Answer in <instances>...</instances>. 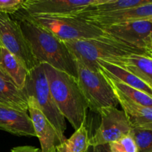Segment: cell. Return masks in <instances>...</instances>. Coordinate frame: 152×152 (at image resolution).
<instances>
[{
  "mask_svg": "<svg viewBox=\"0 0 152 152\" xmlns=\"http://www.w3.org/2000/svg\"><path fill=\"white\" fill-rule=\"evenodd\" d=\"M39 64H48L77 78V61L65 42L33 22L23 11L13 14Z\"/></svg>",
  "mask_w": 152,
  "mask_h": 152,
  "instance_id": "cell-1",
  "label": "cell"
},
{
  "mask_svg": "<svg viewBox=\"0 0 152 152\" xmlns=\"http://www.w3.org/2000/svg\"><path fill=\"white\" fill-rule=\"evenodd\" d=\"M52 96L65 120L74 130L87 119V102L79 86L77 79L53 67L42 64Z\"/></svg>",
  "mask_w": 152,
  "mask_h": 152,
  "instance_id": "cell-2",
  "label": "cell"
},
{
  "mask_svg": "<svg viewBox=\"0 0 152 152\" xmlns=\"http://www.w3.org/2000/svg\"><path fill=\"white\" fill-rule=\"evenodd\" d=\"M74 59L93 71H99V61L113 63L132 54L149 55L111 37L103 36L93 39L64 42Z\"/></svg>",
  "mask_w": 152,
  "mask_h": 152,
  "instance_id": "cell-3",
  "label": "cell"
},
{
  "mask_svg": "<svg viewBox=\"0 0 152 152\" xmlns=\"http://www.w3.org/2000/svg\"><path fill=\"white\" fill-rule=\"evenodd\" d=\"M23 91L27 97L31 96L37 100L43 114L56 131L59 143L64 142L66 140V121L50 93L42 64H39L28 72Z\"/></svg>",
  "mask_w": 152,
  "mask_h": 152,
  "instance_id": "cell-4",
  "label": "cell"
},
{
  "mask_svg": "<svg viewBox=\"0 0 152 152\" xmlns=\"http://www.w3.org/2000/svg\"><path fill=\"white\" fill-rule=\"evenodd\" d=\"M28 16L33 22L48 30L62 42L105 36L99 27L77 16Z\"/></svg>",
  "mask_w": 152,
  "mask_h": 152,
  "instance_id": "cell-5",
  "label": "cell"
},
{
  "mask_svg": "<svg viewBox=\"0 0 152 152\" xmlns=\"http://www.w3.org/2000/svg\"><path fill=\"white\" fill-rule=\"evenodd\" d=\"M77 65V82L89 109L99 114L102 108H117L119 102L105 76L99 71H93L79 62Z\"/></svg>",
  "mask_w": 152,
  "mask_h": 152,
  "instance_id": "cell-6",
  "label": "cell"
},
{
  "mask_svg": "<svg viewBox=\"0 0 152 152\" xmlns=\"http://www.w3.org/2000/svg\"><path fill=\"white\" fill-rule=\"evenodd\" d=\"M0 47L19 58L28 71L39 64L33 55L19 23L11 16L0 12Z\"/></svg>",
  "mask_w": 152,
  "mask_h": 152,
  "instance_id": "cell-7",
  "label": "cell"
},
{
  "mask_svg": "<svg viewBox=\"0 0 152 152\" xmlns=\"http://www.w3.org/2000/svg\"><path fill=\"white\" fill-rule=\"evenodd\" d=\"M99 114L101 123L90 137V147L109 144L130 134L133 127L123 110L106 107L101 108Z\"/></svg>",
  "mask_w": 152,
  "mask_h": 152,
  "instance_id": "cell-8",
  "label": "cell"
},
{
  "mask_svg": "<svg viewBox=\"0 0 152 152\" xmlns=\"http://www.w3.org/2000/svg\"><path fill=\"white\" fill-rule=\"evenodd\" d=\"M104 0H25L21 10L30 16H75Z\"/></svg>",
  "mask_w": 152,
  "mask_h": 152,
  "instance_id": "cell-9",
  "label": "cell"
},
{
  "mask_svg": "<svg viewBox=\"0 0 152 152\" xmlns=\"http://www.w3.org/2000/svg\"><path fill=\"white\" fill-rule=\"evenodd\" d=\"M99 28L107 37L148 53V38L152 32L151 20L123 22Z\"/></svg>",
  "mask_w": 152,
  "mask_h": 152,
  "instance_id": "cell-10",
  "label": "cell"
},
{
  "mask_svg": "<svg viewBox=\"0 0 152 152\" xmlns=\"http://www.w3.org/2000/svg\"><path fill=\"white\" fill-rule=\"evenodd\" d=\"M28 112L39 140L41 152H56V142H59L58 137L52 125L42 111L39 105L34 97H28Z\"/></svg>",
  "mask_w": 152,
  "mask_h": 152,
  "instance_id": "cell-11",
  "label": "cell"
},
{
  "mask_svg": "<svg viewBox=\"0 0 152 152\" xmlns=\"http://www.w3.org/2000/svg\"><path fill=\"white\" fill-rule=\"evenodd\" d=\"M78 17L85 19L98 27L108 26L134 21L150 20L152 19V1L143 5L116 11L114 13Z\"/></svg>",
  "mask_w": 152,
  "mask_h": 152,
  "instance_id": "cell-12",
  "label": "cell"
},
{
  "mask_svg": "<svg viewBox=\"0 0 152 152\" xmlns=\"http://www.w3.org/2000/svg\"><path fill=\"white\" fill-rule=\"evenodd\" d=\"M0 130L19 137H37L28 112L0 105Z\"/></svg>",
  "mask_w": 152,
  "mask_h": 152,
  "instance_id": "cell-13",
  "label": "cell"
},
{
  "mask_svg": "<svg viewBox=\"0 0 152 152\" xmlns=\"http://www.w3.org/2000/svg\"><path fill=\"white\" fill-rule=\"evenodd\" d=\"M97 65H99V71L107 77L141 91L152 97V88L151 86L144 83L142 80L127 70L105 61H99Z\"/></svg>",
  "mask_w": 152,
  "mask_h": 152,
  "instance_id": "cell-14",
  "label": "cell"
},
{
  "mask_svg": "<svg viewBox=\"0 0 152 152\" xmlns=\"http://www.w3.org/2000/svg\"><path fill=\"white\" fill-rule=\"evenodd\" d=\"M0 67L11 83L23 90L29 71L19 58L2 47H0Z\"/></svg>",
  "mask_w": 152,
  "mask_h": 152,
  "instance_id": "cell-15",
  "label": "cell"
},
{
  "mask_svg": "<svg viewBox=\"0 0 152 152\" xmlns=\"http://www.w3.org/2000/svg\"><path fill=\"white\" fill-rule=\"evenodd\" d=\"M114 91L132 127L143 129L152 123V108L135 103L117 91L114 90Z\"/></svg>",
  "mask_w": 152,
  "mask_h": 152,
  "instance_id": "cell-16",
  "label": "cell"
},
{
  "mask_svg": "<svg viewBox=\"0 0 152 152\" xmlns=\"http://www.w3.org/2000/svg\"><path fill=\"white\" fill-rule=\"evenodd\" d=\"M111 64L127 70L149 86L152 84V56L150 55L132 54Z\"/></svg>",
  "mask_w": 152,
  "mask_h": 152,
  "instance_id": "cell-17",
  "label": "cell"
},
{
  "mask_svg": "<svg viewBox=\"0 0 152 152\" xmlns=\"http://www.w3.org/2000/svg\"><path fill=\"white\" fill-rule=\"evenodd\" d=\"M0 105L28 111V97L23 90L13 83L0 77Z\"/></svg>",
  "mask_w": 152,
  "mask_h": 152,
  "instance_id": "cell-18",
  "label": "cell"
},
{
  "mask_svg": "<svg viewBox=\"0 0 152 152\" xmlns=\"http://www.w3.org/2000/svg\"><path fill=\"white\" fill-rule=\"evenodd\" d=\"M151 1L152 0H104L100 4L90 6L75 16H87L107 14L143 5Z\"/></svg>",
  "mask_w": 152,
  "mask_h": 152,
  "instance_id": "cell-19",
  "label": "cell"
},
{
  "mask_svg": "<svg viewBox=\"0 0 152 152\" xmlns=\"http://www.w3.org/2000/svg\"><path fill=\"white\" fill-rule=\"evenodd\" d=\"M89 148L90 136L86 123H84L70 138L56 145V152H87Z\"/></svg>",
  "mask_w": 152,
  "mask_h": 152,
  "instance_id": "cell-20",
  "label": "cell"
},
{
  "mask_svg": "<svg viewBox=\"0 0 152 152\" xmlns=\"http://www.w3.org/2000/svg\"><path fill=\"white\" fill-rule=\"evenodd\" d=\"M103 75L105 76L111 87L114 90L119 91L122 94L124 95L126 98L133 101L135 103H137L139 105H143V106L145 107L152 108V97L150 96L149 95L141 91L137 90V89L130 87V86H127L124 83H122L120 82L117 81V80H113V79L105 76V74H103Z\"/></svg>",
  "mask_w": 152,
  "mask_h": 152,
  "instance_id": "cell-21",
  "label": "cell"
},
{
  "mask_svg": "<svg viewBox=\"0 0 152 152\" xmlns=\"http://www.w3.org/2000/svg\"><path fill=\"white\" fill-rule=\"evenodd\" d=\"M130 135L135 141L138 152H152V130L132 128Z\"/></svg>",
  "mask_w": 152,
  "mask_h": 152,
  "instance_id": "cell-22",
  "label": "cell"
},
{
  "mask_svg": "<svg viewBox=\"0 0 152 152\" xmlns=\"http://www.w3.org/2000/svg\"><path fill=\"white\" fill-rule=\"evenodd\" d=\"M111 152H138L135 141L130 134L108 144Z\"/></svg>",
  "mask_w": 152,
  "mask_h": 152,
  "instance_id": "cell-23",
  "label": "cell"
},
{
  "mask_svg": "<svg viewBox=\"0 0 152 152\" xmlns=\"http://www.w3.org/2000/svg\"><path fill=\"white\" fill-rule=\"evenodd\" d=\"M25 0H0V12L11 15L22 9Z\"/></svg>",
  "mask_w": 152,
  "mask_h": 152,
  "instance_id": "cell-24",
  "label": "cell"
},
{
  "mask_svg": "<svg viewBox=\"0 0 152 152\" xmlns=\"http://www.w3.org/2000/svg\"><path fill=\"white\" fill-rule=\"evenodd\" d=\"M10 152H41L40 149L30 145H23L13 148Z\"/></svg>",
  "mask_w": 152,
  "mask_h": 152,
  "instance_id": "cell-25",
  "label": "cell"
},
{
  "mask_svg": "<svg viewBox=\"0 0 152 152\" xmlns=\"http://www.w3.org/2000/svg\"><path fill=\"white\" fill-rule=\"evenodd\" d=\"M91 148V149H90L89 148L87 152H111L108 144L96 145V146H93Z\"/></svg>",
  "mask_w": 152,
  "mask_h": 152,
  "instance_id": "cell-26",
  "label": "cell"
},
{
  "mask_svg": "<svg viewBox=\"0 0 152 152\" xmlns=\"http://www.w3.org/2000/svg\"><path fill=\"white\" fill-rule=\"evenodd\" d=\"M148 53L150 56H152V32L150 34L149 38H148Z\"/></svg>",
  "mask_w": 152,
  "mask_h": 152,
  "instance_id": "cell-27",
  "label": "cell"
},
{
  "mask_svg": "<svg viewBox=\"0 0 152 152\" xmlns=\"http://www.w3.org/2000/svg\"><path fill=\"white\" fill-rule=\"evenodd\" d=\"M0 77H1V78H3V79H5V80H8V81L10 82V80H9V78H8V77H7V76L6 75L5 73H4V71H3V70L1 69V67H0Z\"/></svg>",
  "mask_w": 152,
  "mask_h": 152,
  "instance_id": "cell-28",
  "label": "cell"
},
{
  "mask_svg": "<svg viewBox=\"0 0 152 152\" xmlns=\"http://www.w3.org/2000/svg\"><path fill=\"white\" fill-rule=\"evenodd\" d=\"M150 86H151V88H152V84L150 85Z\"/></svg>",
  "mask_w": 152,
  "mask_h": 152,
  "instance_id": "cell-29",
  "label": "cell"
},
{
  "mask_svg": "<svg viewBox=\"0 0 152 152\" xmlns=\"http://www.w3.org/2000/svg\"><path fill=\"white\" fill-rule=\"evenodd\" d=\"M150 20H151V22H152V19H150Z\"/></svg>",
  "mask_w": 152,
  "mask_h": 152,
  "instance_id": "cell-30",
  "label": "cell"
}]
</instances>
